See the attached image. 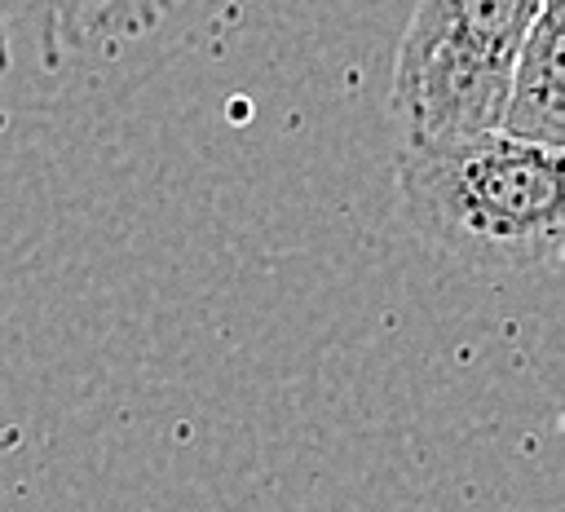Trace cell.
Returning a JSON list of instances; mask_svg holds the SVG:
<instances>
[{"label":"cell","mask_w":565,"mask_h":512,"mask_svg":"<svg viewBox=\"0 0 565 512\" xmlns=\"http://www.w3.org/2000/svg\"><path fill=\"white\" fill-rule=\"evenodd\" d=\"M172 0H0V71L13 62L18 18L35 22L40 57L49 71L79 53H115L119 44L159 26Z\"/></svg>","instance_id":"obj_3"},{"label":"cell","mask_w":565,"mask_h":512,"mask_svg":"<svg viewBox=\"0 0 565 512\" xmlns=\"http://www.w3.org/2000/svg\"><path fill=\"white\" fill-rule=\"evenodd\" d=\"M539 0H419L388 84L402 146L499 128L508 75Z\"/></svg>","instance_id":"obj_2"},{"label":"cell","mask_w":565,"mask_h":512,"mask_svg":"<svg viewBox=\"0 0 565 512\" xmlns=\"http://www.w3.org/2000/svg\"><path fill=\"white\" fill-rule=\"evenodd\" d=\"M397 199L411 230L455 265L508 278L561 260V150H543L499 128L402 146Z\"/></svg>","instance_id":"obj_1"},{"label":"cell","mask_w":565,"mask_h":512,"mask_svg":"<svg viewBox=\"0 0 565 512\" xmlns=\"http://www.w3.org/2000/svg\"><path fill=\"white\" fill-rule=\"evenodd\" d=\"M499 132L565 150V0H539L508 75Z\"/></svg>","instance_id":"obj_4"}]
</instances>
